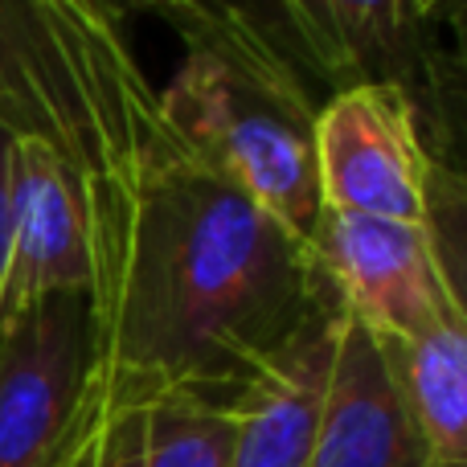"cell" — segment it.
<instances>
[{"label": "cell", "instance_id": "15", "mask_svg": "<svg viewBox=\"0 0 467 467\" xmlns=\"http://www.w3.org/2000/svg\"><path fill=\"white\" fill-rule=\"evenodd\" d=\"M422 230H427L447 299H451L455 316L467 324V181L451 177V172H439L435 164H431V181H427Z\"/></svg>", "mask_w": 467, "mask_h": 467}, {"label": "cell", "instance_id": "2", "mask_svg": "<svg viewBox=\"0 0 467 467\" xmlns=\"http://www.w3.org/2000/svg\"><path fill=\"white\" fill-rule=\"evenodd\" d=\"M0 123L57 148L87 185L181 148L128 29L82 0H0Z\"/></svg>", "mask_w": 467, "mask_h": 467}, {"label": "cell", "instance_id": "16", "mask_svg": "<svg viewBox=\"0 0 467 467\" xmlns=\"http://www.w3.org/2000/svg\"><path fill=\"white\" fill-rule=\"evenodd\" d=\"M103 410H107V378L95 394V406L87 410L74 443L66 447V455L57 460V467H99V443H103Z\"/></svg>", "mask_w": 467, "mask_h": 467}, {"label": "cell", "instance_id": "14", "mask_svg": "<svg viewBox=\"0 0 467 467\" xmlns=\"http://www.w3.org/2000/svg\"><path fill=\"white\" fill-rule=\"evenodd\" d=\"M414 123L431 164L467 181V25L447 29V41L439 37L431 49Z\"/></svg>", "mask_w": 467, "mask_h": 467}, {"label": "cell", "instance_id": "10", "mask_svg": "<svg viewBox=\"0 0 467 467\" xmlns=\"http://www.w3.org/2000/svg\"><path fill=\"white\" fill-rule=\"evenodd\" d=\"M312 467H435L386 353L348 316H340L337 328Z\"/></svg>", "mask_w": 467, "mask_h": 467}, {"label": "cell", "instance_id": "13", "mask_svg": "<svg viewBox=\"0 0 467 467\" xmlns=\"http://www.w3.org/2000/svg\"><path fill=\"white\" fill-rule=\"evenodd\" d=\"M378 348L431 463L467 467V324L447 316L410 340H378Z\"/></svg>", "mask_w": 467, "mask_h": 467}, {"label": "cell", "instance_id": "7", "mask_svg": "<svg viewBox=\"0 0 467 467\" xmlns=\"http://www.w3.org/2000/svg\"><path fill=\"white\" fill-rule=\"evenodd\" d=\"M13 234L0 320L62 291H90V197L82 172L46 140H13Z\"/></svg>", "mask_w": 467, "mask_h": 467}, {"label": "cell", "instance_id": "4", "mask_svg": "<svg viewBox=\"0 0 467 467\" xmlns=\"http://www.w3.org/2000/svg\"><path fill=\"white\" fill-rule=\"evenodd\" d=\"M103 386L90 291L0 320V467H57Z\"/></svg>", "mask_w": 467, "mask_h": 467}, {"label": "cell", "instance_id": "17", "mask_svg": "<svg viewBox=\"0 0 467 467\" xmlns=\"http://www.w3.org/2000/svg\"><path fill=\"white\" fill-rule=\"evenodd\" d=\"M13 131L0 123V283L8 266V234H13Z\"/></svg>", "mask_w": 467, "mask_h": 467}, {"label": "cell", "instance_id": "1", "mask_svg": "<svg viewBox=\"0 0 467 467\" xmlns=\"http://www.w3.org/2000/svg\"><path fill=\"white\" fill-rule=\"evenodd\" d=\"M103 369L230 402L340 299L312 242L185 148L87 185Z\"/></svg>", "mask_w": 467, "mask_h": 467}, {"label": "cell", "instance_id": "3", "mask_svg": "<svg viewBox=\"0 0 467 467\" xmlns=\"http://www.w3.org/2000/svg\"><path fill=\"white\" fill-rule=\"evenodd\" d=\"M161 119L197 164L312 242L324 213L312 140L316 115L275 103L218 57L185 54L161 90Z\"/></svg>", "mask_w": 467, "mask_h": 467}, {"label": "cell", "instance_id": "8", "mask_svg": "<svg viewBox=\"0 0 467 467\" xmlns=\"http://www.w3.org/2000/svg\"><path fill=\"white\" fill-rule=\"evenodd\" d=\"M99 16L128 29L131 16H152L185 46L226 62L246 82L291 107L316 115V74L299 46L283 0H82Z\"/></svg>", "mask_w": 467, "mask_h": 467}, {"label": "cell", "instance_id": "9", "mask_svg": "<svg viewBox=\"0 0 467 467\" xmlns=\"http://www.w3.org/2000/svg\"><path fill=\"white\" fill-rule=\"evenodd\" d=\"M316 87H389L419 111L439 33L410 0H283Z\"/></svg>", "mask_w": 467, "mask_h": 467}, {"label": "cell", "instance_id": "5", "mask_svg": "<svg viewBox=\"0 0 467 467\" xmlns=\"http://www.w3.org/2000/svg\"><path fill=\"white\" fill-rule=\"evenodd\" d=\"M316 172L324 210L422 226L431 156L414 111L389 87H345L316 107Z\"/></svg>", "mask_w": 467, "mask_h": 467}, {"label": "cell", "instance_id": "6", "mask_svg": "<svg viewBox=\"0 0 467 467\" xmlns=\"http://www.w3.org/2000/svg\"><path fill=\"white\" fill-rule=\"evenodd\" d=\"M312 250L340 312L378 340H410L455 316L422 226L324 210Z\"/></svg>", "mask_w": 467, "mask_h": 467}, {"label": "cell", "instance_id": "11", "mask_svg": "<svg viewBox=\"0 0 467 467\" xmlns=\"http://www.w3.org/2000/svg\"><path fill=\"white\" fill-rule=\"evenodd\" d=\"M107 378L99 467H230L234 406L189 389Z\"/></svg>", "mask_w": 467, "mask_h": 467}, {"label": "cell", "instance_id": "18", "mask_svg": "<svg viewBox=\"0 0 467 467\" xmlns=\"http://www.w3.org/2000/svg\"><path fill=\"white\" fill-rule=\"evenodd\" d=\"M414 13L422 16L427 29H463L467 25V0H410Z\"/></svg>", "mask_w": 467, "mask_h": 467}, {"label": "cell", "instance_id": "12", "mask_svg": "<svg viewBox=\"0 0 467 467\" xmlns=\"http://www.w3.org/2000/svg\"><path fill=\"white\" fill-rule=\"evenodd\" d=\"M340 316L296 340L234 398L230 467H312Z\"/></svg>", "mask_w": 467, "mask_h": 467}]
</instances>
